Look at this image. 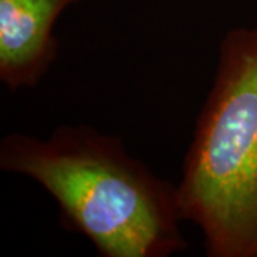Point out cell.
Returning a JSON list of instances; mask_svg holds the SVG:
<instances>
[{
	"label": "cell",
	"mask_w": 257,
	"mask_h": 257,
	"mask_svg": "<svg viewBox=\"0 0 257 257\" xmlns=\"http://www.w3.org/2000/svg\"><path fill=\"white\" fill-rule=\"evenodd\" d=\"M0 169L42 186L60 224L103 257H170L187 248L177 186L127 153L120 136L87 124H62L46 139L10 133Z\"/></svg>",
	"instance_id": "6da1fadb"
},
{
	"label": "cell",
	"mask_w": 257,
	"mask_h": 257,
	"mask_svg": "<svg viewBox=\"0 0 257 257\" xmlns=\"http://www.w3.org/2000/svg\"><path fill=\"white\" fill-rule=\"evenodd\" d=\"M177 199L209 257H257V25L229 30Z\"/></svg>",
	"instance_id": "7a4b0ae2"
},
{
	"label": "cell",
	"mask_w": 257,
	"mask_h": 257,
	"mask_svg": "<svg viewBox=\"0 0 257 257\" xmlns=\"http://www.w3.org/2000/svg\"><path fill=\"white\" fill-rule=\"evenodd\" d=\"M80 0H0V82L15 93L35 87L55 63L59 16Z\"/></svg>",
	"instance_id": "3957f363"
}]
</instances>
